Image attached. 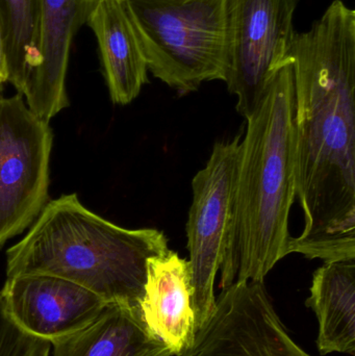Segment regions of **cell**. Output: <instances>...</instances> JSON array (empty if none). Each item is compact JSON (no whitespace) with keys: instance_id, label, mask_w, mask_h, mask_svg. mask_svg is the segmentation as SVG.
<instances>
[{"instance_id":"obj_1","label":"cell","mask_w":355,"mask_h":356,"mask_svg":"<svg viewBox=\"0 0 355 356\" xmlns=\"http://www.w3.org/2000/svg\"><path fill=\"white\" fill-rule=\"evenodd\" d=\"M288 60L295 94L296 197L304 227L290 254L355 259V10L329 4L295 33Z\"/></svg>"},{"instance_id":"obj_2","label":"cell","mask_w":355,"mask_h":356,"mask_svg":"<svg viewBox=\"0 0 355 356\" xmlns=\"http://www.w3.org/2000/svg\"><path fill=\"white\" fill-rule=\"evenodd\" d=\"M246 121L233 217L220 268L222 290L235 282H264L290 254L296 135L293 66L289 60Z\"/></svg>"},{"instance_id":"obj_3","label":"cell","mask_w":355,"mask_h":356,"mask_svg":"<svg viewBox=\"0 0 355 356\" xmlns=\"http://www.w3.org/2000/svg\"><path fill=\"white\" fill-rule=\"evenodd\" d=\"M170 250L154 228L129 229L96 215L76 194L47 202L26 236L6 251V278L44 274L69 280L106 303L139 307L147 263Z\"/></svg>"},{"instance_id":"obj_4","label":"cell","mask_w":355,"mask_h":356,"mask_svg":"<svg viewBox=\"0 0 355 356\" xmlns=\"http://www.w3.org/2000/svg\"><path fill=\"white\" fill-rule=\"evenodd\" d=\"M148 71L179 94L225 81V0H124Z\"/></svg>"},{"instance_id":"obj_5","label":"cell","mask_w":355,"mask_h":356,"mask_svg":"<svg viewBox=\"0 0 355 356\" xmlns=\"http://www.w3.org/2000/svg\"><path fill=\"white\" fill-rule=\"evenodd\" d=\"M53 134L21 94H0V249L31 227L48 202Z\"/></svg>"},{"instance_id":"obj_6","label":"cell","mask_w":355,"mask_h":356,"mask_svg":"<svg viewBox=\"0 0 355 356\" xmlns=\"http://www.w3.org/2000/svg\"><path fill=\"white\" fill-rule=\"evenodd\" d=\"M242 134L215 144L206 167L193 178L187 223L196 332L214 311V286L226 248L241 156Z\"/></svg>"},{"instance_id":"obj_7","label":"cell","mask_w":355,"mask_h":356,"mask_svg":"<svg viewBox=\"0 0 355 356\" xmlns=\"http://www.w3.org/2000/svg\"><path fill=\"white\" fill-rule=\"evenodd\" d=\"M299 0H225L227 70L224 83L247 118L288 60Z\"/></svg>"},{"instance_id":"obj_8","label":"cell","mask_w":355,"mask_h":356,"mask_svg":"<svg viewBox=\"0 0 355 356\" xmlns=\"http://www.w3.org/2000/svg\"><path fill=\"white\" fill-rule=\"evenodd\" d=\"M175 356H312L290 336L264 282H239L222 290L193 342Z\"/></svg>"},{"instance_id":"obj_9","label":"cell","mask_w":355,"mask_h":356,"mask_svg":"<svg viewBox=\"0 0 355 356\" xmlns=\"http://www.w3.org/2000/svg\"><path fill=\"white\" fill-rule=\"evenodd\" d=\"M0 296L18 327L50 344L89 325L108 305L79 284L44 274L6 278Z\"/></svg>"},{"instance_id":"obj_10","label":"cell","mask_w":355,"mask_h":356,"mask_svg":"<svg viewBox=\"0 0 355 356\" xmlns=\"http://www.w3.org/2000/svg\"><path fill=\"white\" fill-rule=\"evenodd\" d=\"M92 0H38L39 65L22 96L31 112L49 121L68 108L67 74L73 41L87 23Z\"/></svg>"},{"instance_id":"obj_11","label":"cell","mask_w":355,"mask_h":356,"mask_svg":"<svg viewBox=\"0 0 355 356\" xmlns=\"http://www.w3.org/2000/svg\"><path fill=\"white\" fill-rule=\"evenodd\" d=\"M139 309L148 330L172 355L183 353L196 334L189 261L172 250L149 259Z\"/></svg>"},{"instance_id":"obj_12","label":"cell","mask_w":355,"mask_h":356,"mask_svg":"<svg viewBox=\"0 0 355 356\" xmlns=\"http://www.w3.org/2000/svg\"><path fill=\"white\" fill-rule=\"evenodd\" d=\"M85 24L95 35L110 99L131 104L149 81V71L124 0H93Z\"/></svg>"},{"instance_id":"obj_13","label":"cell","mask_w":355,"mask_h":356,"mask_svg":"<svg viewBox=\"0 0 355 356\" xmlns=\"http://www.w3.org/2000/svg\"><path fill=\"white\" fill-rule=\"evenodd\" d=\"M52 356H173L142 319L139 307L108 303L83 330L52 343Z\"/></svg>"},{"instance_id":"obj_14","label":"cell","mask_w":355,"mask_h":356,"mask_svg":"<svg viewBox=\"0 0 355 356\" xmlns=\"http://www.w3.org/2000/svg\"><path fill=\"white\" fill-rule=\"evenodd\" d=\"M306 305L319 322L321 355H355V259L324 261L313 276Z\"/></svg>"},{"instance_id":"obj_15","label":"cell","mask_w":355,"mask_h":356,"mask_svg":"<svg viewBox=\"0 0 355 356\" xmlns=\"http://www.w3.org/2000/svg\"><path fill=\"white\" fill-rule=\"evenodd\" d=\"M8 83L22 95L39 65L38 0H0Z\"/></svg>"},{"instance_id":"obj_16","label":"cell","mask_w":355,"mask_h":356,"mask_svg":"<svg viewBox=\"0 0 355 356\" xmlns=\"http://www.w3.org/2000/svg\"><path fill=\"white\" fill-rule=\"evenodd\" d=\"M51 344L27 334L6 313L0 296V356H49Z\"/></svg>"},{"instance_id":"obj_17","label":"cell","mask_w":355,"mask_h":356,"mask_svg":"<svg viewBox=\"0 0 355 356\" xmlns=\"http://www.w3.org/2000/svg\"><path fill=\"white\" fill-rule=\"evenodd\" d=\"M8 62H6L3 35H2L1 24H0V86L8 83Z\"/></svg>"},{"instance_id":"obj_18","label":"cell","mask_w":355,"mask_h":356,"mask_svg":"<svg viewBox=\"0 0 355 356\" xmlns=\"http://www.w3.org/2000/svg\"><path fill=\"white\" fill-rule=\"evenodd\" d=\"M92 1H93V0H92Z\"/></svg>"}]
</instances>
